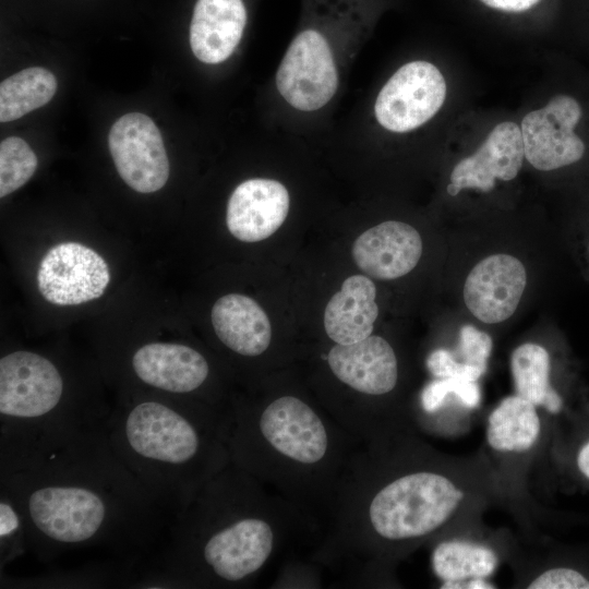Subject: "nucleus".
<instances>
[{
  "mask_svg": "<svg viewBox=\"0 0 589 589\" xmlns=\"http://www.w3.org/2000/svg\"><path fill=\"white\" fill-rule=\"evenodd\" d=\"M0 488L13 497L28 550L41 561L87 546L135 562L160 536L170 506L113 450L105 425L0 448Z\"/></svg>",
  "mask_w": 589,
  "mask_h": 589,
  "instance_id": "obj_1",
  "label": "nucleus"
},
{
  "mask_svg": "<svg viewBox=\"0 0 589 589\" xmlns=\"http://www.w3.org/2000/svg\"><path fill=\"white\" fill-rule=\"evenodd\" d=\"M257 483L230 461L176 512L155 567L134 585L230 588L249 584L266 566L278 541V527L266 515Z\"/></svg>",
  "mask_w": 589,
  "mask_h": 589,
  "instance_id": "obj_2",
  "label": "nucleus"
},
{
  "mask_svg": "<svg viewBox=\"0 0 589 589\" xmlns=\"http://www.w3.org/2000/svg\"><path fill=\"white\" fill-rule=\"evenodd\" d=\"M106 432L116 454L173 515L230 462L229 411L185 397L123 398Z\"/></svg>",
  "mask_w": 589,
  "mask_h": 589,
  "instance_id": "obj_3",
  "label": "nucleus"
},
{
  "mask_svg": "<svg viewBox=\"0 0 589 589\" xmlns=\"http://www.w3.org/2000/svg\"><path fill=\"white\" fill-rule=\"evenodd\" d=\"M334 442L328 420L293 395L279 396L256 413L229 411L230 461L257 481L285 485L328 471Z\"/></svg>",
  "mask_w": 589,
  "mask_h": 589,
  "instance_id": "obj_4",
  "label": "nucleus"
},
{
  "mask_svg": "<svg viewBox=\"0 0 589 589\" xmlns=\"http://www.w3.org/2000/svg\"><path fill=\"white\" fill-rule=\"evenodd\" d=\"M111 409L70 395L58 365L31 350L0 359V448L59 441L101 426Z\"/></svg>",
  "mask_w": 589,
  "mask_h": 589,
  "instance_id": "obj_5",
  "label": "nucleus"
},
{
  "mask_svg": "<svg viewBox=\"0 0 589 589\" xmlns=\"http://www.w3.org/2000/svg\"><path fill=\"white\" fill-rule=\"evenodd\" d=\"M462 492L447 478L429 471L401 476L376 491L365 519L384 540L423 537L443 525L462 500Z\"/></svg>",
  "mask_w": 589,
  "mask_h": 589,
  "instance_id": "obj_6",
  "label": "nucleus"
},
{
  "mask_svg": "<svg viewBox=\"0 0 589 589\" xmlns=\"http://www.w3.org/2000/svg\"><path fill=\"white\" fill-rule=\"evenodd\" d=\"M276 87L293 108L314 111L334 97L338 73L326 38L315 29L300 32L276 72Z\"/></svg>",
  "mask_w": 589,
  "mask_h": 589,
  "instance_id": "obj_7",
  "label": "nucleus"
},
{
  "mask_svg": "<svg viewBox=\"0 0 589 589\" xmlns=\"http://www.w3.org/2000/svg\"><path fill=\"white\" fill-rule=\"evenodd\" d=\"M446 82L441 71L423 60L400 67L381 88L374 115L384 129L404 133L428 122L442 107Z\"/></svg>",
  "mask_w": 589,
  "mask_h": 589,
  "instance_id": "obj_8",
  "label": "nucleus"
},
{
  "mask_svg": "<svg viewBox=\"0 0 589 589\" xmlns=\"http://www.w3.org/2000/svg\"><path fill=\"white\" fill-rule=\"evenodd\" d=\"M108 144L119 176L131 189L152 193L166 184L169 160L149 117L140 112L120 117L109 131Z\"/></svg>",
  "mask_w": 589,
  "mask_h": 589,
  "instance_id": "obj_9",
  "label": "nucleus"
},
{
  "mask_svg": "<svg viewBox=\"0 0 589 589\" xmlns=\"http://www.w3.org/2000/svg\"><path fill=\"white\" fill-rule=\"evenodd\" d=\"M580 118V105L567 95H557L544 107L527 113L520 130L529 164L550 171L578 163L586 151L584 141L574 132Z\"/></svg>",
  "mask_w": 589,
  "mask_h": 589,
  "instance_id": "obj_10",
  "label": "nucleus"
},
{
  "mask_svg": "<svg viewBox=\"0 0 589 589\" xmlns=\"http://www.w3.org/2000/svg\"><path fill=\"white\" fill-rule=\"evenodd\" d=\"M110 283L109 266L93 249L77 242L52 247L41 259L37 285L41 296L57 305L95 300Z\"/></svg>",
  "mask_w": 589,
  "mask_h": 589,
  "instance_id": "obj_11",
  "label": "nucleus"
},
{
  "mask_svg": "<svg viewBox=\"0 0 589 589\" xmlns=\"http://www.w3.org/2000/svg\"><path fill=\"white\" fill-rule=\"evenodd\" d=\"M134 377L160 394L187 397L207 382L211 366L199 350L179 342L152 341L135 349L130 359Z\"/></svg>",
  "mask_w": 589,
  "mask_h": 589,
  "instance_id": "obj_12",
  "label": "nucleus"
},
{
  "mask_svg": "<svg viewBox=\"0 0 589 589\" xmlns=\"http://www.w3.org/2000/svg\"><path fill=\"white\" fill-rule=\"evenodd\" d=\"M526 285V268L517 257L493 254L480 261L468 274L464 301L479 321L500 323L514 314Z\"/></svg>",
  "mask_w": 589,
  "mask_h": 589,
  "instance_id": "obj_13",
  "label": "nucleus"
},
{
  "mask_svg": "<svg viewBox=\"0 0 589 589\" xmlns=\"http://www.w3.org/2000/svg\"><path fill=\"white\" fill-rule=\"evenodd\" d=\"M525 157L520 127L510 121L493 128L478 151L461 159L453 169L447 192L455 196L462 189L489 192L495 179L509 181L522 166Z\"/></svg>",
  "mask_w": 589,
  "mask_h": 589,
  "instance_id": "obj_14",
  "label": "nucleus"
},
{
  "mask_svg": "<svg viewBox=\"0 0 589 589\" xmlns=\"http://www.w3.org/2000/svg\"><path fill=\"white\" fill-rule=\"evenodd\" d=\"M289 206L290 196L283 183L273 179H249L231 193L226 224L238 240L257 242L279 229L287 218Z\"/></svg>",
  "mask_w": 589,
  "mask_h": 589,
  "instance_id": "obj_15",
  "label": "nucleus"
},
{
  "mask_svg": "<svg viewBox=\"0 0 589 589\" xmlns=\"http://www.w3.org/2000/svg\"><path fill=\"white\" fill-rule=\"evenodd\" d=\"M326 361L335 377L352 390L381 396L394 389L398 380V363L392 346L382 337L371 335L360 341L336 344Z\"/></svg>",
  "mask_w": 589,
  "mask_h": 589,
  "instance_id": "obj_16",
  "label": "nucleus"
},
{
  "mask_svg": "<svg viewBox=\"0 0 589 589\" xmlns=\"http://www.w3.org/2000/svg\"><path fill=\"white\" fill-rule=\"evenodd\" d=\"M422 249L421 236L412 226L389 220L361 233L353 242L352 257L369 276L389 280L411 272Z\"/></svg>",
  "mask_w": 589,
  "mask_h": 589,
  "instance_id": "obj_17",
  "label": "nucleus"
},
{
  "mask_svg": "<svg viewBox=\"0 0 589 589\" xmlns=\"http://www.w3.org/2000/svg\"><path fill=\"white\" fill-rule=\"evenodd\" d=\"M247 19L242 0H196L189 32L193 55L207 64L227 60L241 40Z\"/></svg>",
  "mask_w": 589,
  "mask_h": 589,
  "instance_id": "obj_18",
  "label": "nucleus"
},
{
  "mask_svg": "<svg viewBox=\"0 0 589 589\" xmlns=\"http://www.w3.org/2000/svg\"><path fill=\"white\" fill-rule=\"evenodd\" d=\"M211 317L217 338L239 356H261L271 345L269 318L248 296L229 293L220 297L212 308Z\"/></svg>",
  "mask_w": 589,
  "mask_h": 589,
  "instance_id": "obj_19",
  "label": "nucleus"
},
{
  "mask_svg": "<svg viewBox=\"0 0 589 589\" xmlns=\"http://www.w3.org/2000/svg\"><path fill=\"white\" fill-rule=\"evenodd\" d=\"M374 283L363 275L345 279L328 301L324 313L327 336L340 345L360 341L372 335L378 315Z\"/></svg>",
  "mask_w": 589,
  "mask_h": 589,
  "instance_id": "obj_20",
  "label": "nucleus"
},
{
  "mask_svg": "<svg viewBox=\"0 0 589 589\" xmlns=\"http://www.w3.org/2000/svg\"><path fill=\"white\" fill-rule=\"evenodd\" d=\"M540 420L534 405L516 395L501 401L489 417L486 440L500 452H525L537 441Z\"/></svg>",
  "mask_w": 589,
  "mask_h": 589,
  "instance_id": "obj_21",
  "label": "nucleus"
},
{
  "mask_svg": "<svg viewBox=\"0 0 589 589\" xmlns=\"http://www.w3.org/2000/svg\"><path fill=\"white\" fill-rule=\"evenodd\" d=\"M57 91L55 75L45 68L22 70L0 84V121L16 120L43 107Z\"/></svg>",
  "mask_w": 589,
  "mask_h": 589,
  "instance_id": "obj_22",
  "label": "nucleus"
},
{
  "mask_svg": "<svg viewBox=\"0 0 589 589\" xmlns=\"http://www.w3.org/2000/svg\"><path fill=\"white\" fill-rule=\"evenodd\" d=\"M496 565L497 556L491 549L462 541L443 542L432 554L433 570L443 581L485 578Z\"/></svg>",
  "mask_w": 589,
  "mask_h": 589,
  "instance_id": "obj_23",
  "label": "nucleus"
},
{
  "mask_svg": "<svg viewBox=\"0 0 589 589\" xmlns=\"http://www.w3.org/2000/svg\"><path fill=\"white\" fill-rule=\"evenodd\" d=\"M510 368L517 395L534 406H542L546 396L554 389L550 385L548 351L537 344H524L514 350Z\"/></svg>",
  "mask_w": 589,
  "mask_h": 589,
  "instance_id": "obj_24",
  "label": "nucleus"
},
{
  "mask_svg": "<svg viewBox=\"0 0 589 589\" xmlns=\"http://www.w3.org/2000/svg\"><path fill=\"white\" fill-rule=\"evenodd\" d=\"M37 157L29 145L17 136L0 144V196L4 197L24 185L34 175Z\"/></svg>",
  "mask_w": 589,
  "mask_h": 589,
  "instance_id": "obj_25",
  "label": "nucleus"
},
{
  "mask_svg": "<svg viewBox=\"0 0 589 589\" xmlns=\"http://www.w3.org/2000/svg\"><path fill=\"white\" fill-rule=\"evenodd\" d=\"M28 550L23 515L7 490H0V561L1 569Z\"/></svg>",
  "mask_w": 589,
  "mask_h": 589,
  "instance_id": "obj_26",
  "label": "nucleus"
},
{
  "mask_svg": "<svg viewBox=\"0 0 589 589\" xmlns=\"http://www.w3.org/2000/svg\"><path fill=\"white\" fill-rule=\"evenodd\" d=\"M491 337L472 325H465L459 332V351L464 363L476 366L483 373L492 350Z\"/></svg>",
  "mask_w": 589,
  "mask_h": 589,
  "instance_id": "obj_27",
  "label": "nucleus"
},
{
  "mask_svg": "<svg viewBox=\"0 0 589 589\" xmlns=\"http://www.w3.org/2000/svg\"><path fill=\"white\" fill-rule=\"evenodd\" d=\"M428 370L438 378L458 377L477 381L483 372L476 366L457 362L445 349L434 350L426 359Z\"/></svg>",
  "mask_w": 589,
  "mask_h": 589,
  "instance_id": "obj_28",
  "label": "nucleus"
},
{
  "mask_svg": "<svg viewBox=\"0 0 589 589\" xmlns=\"http://www.w3.org/2000/svg\"><path fill=\"white\" fill-rule=\"evenodd\" d=\"M529 589H589V580L579 572L556 567L538 576Z\"/></svg>",
  "mask_w": 589,
  "mask_h": 589,
  "instance_id": "obj_29",
  "label": "nucleus"
},
{
  "mask_svg": "<svg viewBox=\"0 0 589 589\" xmlns=\"http://www.w3.org/2000/svg\"><path fill=\"white\" fill-rule=\"evenodd\" d=\"M458 377L438 378L425 386L421 402L425 411L434 412L444 402L446 396L455 393Z\"/></svg>",
  "mask_w": 589,
  "mask_h": 589,
  "instance_id": "obj_30",
  "label": "nucleus"
},
{
  "mask_svg": "<svg viewBox=\"0 0 589 589\" xmlns=\"http://www.w3.org/2000/svg\"><path fill=\"white\" fill-rule=\"evenodd\" d=\"M485 5L506 11V12H522L534 7L540 0H480Z\"/></svg>",
  "mask_w": 589,
  "mask_h": 589,
  "instance_id": "obj_31",
  "label": "nucleus"
},
{
  "mask_svg": "<svg viewBox=\"0 0 589 589\" xmlns=\"http://www.w3.org/2000/svg\"><path fill=\"white\" fill-rule=\"evenodd\" d=\"M441 588L444 589H493L495 586L485 581L482 577H474L458 581H444Z\"/></svg>",
  "mask_w": 589,
  "mask_h": 589,
  "instance_id": "obj_32",
  "label": "nucleus"
},
{
  "mask_svg": "<svg viewBox=\"0 0 589 589\" xmlns=\"http://www.w3.org/2000/svg\"><path fill=\"white\" fill-rule=\"evenodd\" d=\"M542 406L548 411H550L552 413H557L561 410L562 406H563V400H562L561 396L558 395V393L555 389H553L546 396V398L544 399Z\"/></svg>",
  "mask_w": 589,
  "mask_h": 589,
  "instance_id": "obj_33",
  "label": "nucleus"
},
{
  "mask_svg": "<svg viewBox=\"0 0 589 589\" xmlns=\"http://www.w3.org/2000/svg\"><path fill=\"white\" fill-rule=\"evenodd\" d=\"M577 464L580 471L589 479V443L580 449Z\"/></svg>",
  "mask_w": 589,
  "mask_h": 589,
  "instance_id": "obj_34",
  "label": "nucleus"
},
{
  "mask_svg": "<svg viewBox=\"0 0 589 589\" xmlns=\"http://www.w3.org/2000/svg\"><path fill=\"white\" fill-rule=\"evenodd\" d=\"M580 248L582 250V253L586 257V262L589 269V231H586V236L582 235V238L580 240Z\"/></svg>",
  "mask_w": 589,
  "mask_h": 589,
  "instance_id": "obj_35",
  "label": "nucleus"
}]
</instances>
